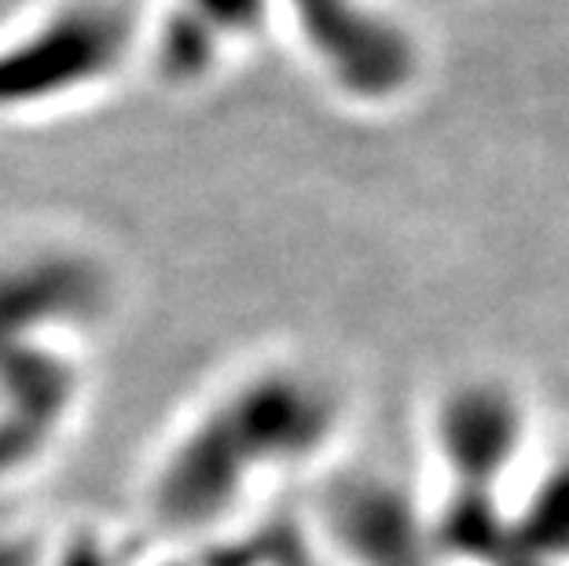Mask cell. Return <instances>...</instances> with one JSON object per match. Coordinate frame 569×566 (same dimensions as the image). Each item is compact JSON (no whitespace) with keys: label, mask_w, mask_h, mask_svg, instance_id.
Instances as JSON below:
<instances>
[{"label":"cell","mask_w":569,"mask_h":566,"mask_svg":"<svg viewBox=\"0 0 569 566\" xmlns=\"http://www.w3.org/2000/svg\"><path fill=\"white\" fill-rule=\"evenodd\" d=\"M438 449L456 493L492 497L526 449L522 401L500 383H463L438 413Z\"/></svg>","instance_id":"1"},{"label":"cell","mask_w":569,"mask_h":566,"mask_svg":"<svg viewBox=\"0 0 569 566\" xmlns=\"http://www.w3.org/2000/svg\"><path fill=\"white\" fill-rule=\"evenodd\" d=\"M309 44L331 75L357 96H393L408 86L416 52L386 19L360 0H290Z\"/></svg>","instance_id":"2"},{"label":"cell","mask_w":569,"mask_h":566,"mask_svg":"<svg viewBox=\"0 0 569 566\" xmlns=\"http://www.w3.org/2000/svg\"><path fill=\"white\" fill-rule=\"evenodd\" d=\"M118 33L100 8H84L44 27L19 48L0 56V96L52 92L70 81H84L96 67L111 63Z\"/></svg>","instance_id":"3"},{"label":"cell","mask_w":569,"mask_h":566,"mask_svg":"<svg viewBox=\"0 0 569 566\" xmlns=\"http://www.w3.org/2000/svg\"><path fill=\"white\" fill-rule=\"evenodd\" d=\"M507 526L529 566H569V456L532 481Z\"/></svg>","instance_id":"4"},{"label":"cell","mask_w":569,"mask_h":566,"mask_svg":"<svg viewBox=\"0 0 569 566\" xmlns=\"http://www.w3.org/2000/svg\"><path fill=\"white\" fill-rule=\"evenodd\" d=\"M258 16L261 0H180L177 19L169 22V44H162L169 67H199L213 52V38L250 30Z\"/></svg>","instance_id":"5"}]
</instances>
